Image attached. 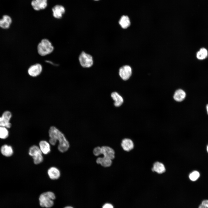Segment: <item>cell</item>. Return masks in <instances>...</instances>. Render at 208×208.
<instances>
[{
	"label": "cell",
	"instance_id": "obj_11",
	"mask_svg": "<svg viewBox=\"0 0 208 208\" xmlns=\"http://www.w3.org/2000/svg\"><path fill=\"white\" fill-rule=\"evenodd\" d=\"M101 154L104 157L109 158L112 160L115 157V152L114 150L111 147L104 146L101 147Z\"/></svg>",
	"mask_w": 208,
	"mask_h": 208
},
{
	"label": "cell",
	"instance_id": "obj_13",
	"mask_svg": "<svg viewBox=\"0 0 208 208\" xmlns=\"http://www.w3.org/2000/svg\"><path fill=\"white\" fill-rule=\"evenodd\" d=\"M39 147L43 154L47 155L51 152L50 144L46 140H42L40 141L39 144Z\"/></svg>",
	"mask_w": 208,
	"mask_h": 208
},
{
	"label": "cell",
	"instance_id": "obj_3",
	"mask_svg": "<svg viewBox=\"0 0 208 208\" xmlns=\"http://www.w3.org/2000/svg\"><path fill=\"white\" fill-rule=\"evenodd\" d=\"M55 198L54 193L52 192H47L43 193L39 197L40 205L42 207H51L53 205V200Z\"/></svg>",
	"mask_w": 208,
	"mask_h": 208
},
{
	"label": "cell",
	"instance_id": "obj_21",
	"mask_svg": "<svg viewBox=\"0 0 208 208\" xmlns=\"http://www.w3.org/2000/svg\"><path fill=\"white\" fill-rule=\"evenodd\" d=\"M152 170L158 173L161 174L165 171V168L163 164L157 162L154 164Z\"/></svg>",
	"mask_w": 208,
	"mask_h": 208
},
{
	"label": "cell",
	"instance_id": "obj_22",
	"mask_svg": "<svg viewBox=\"0 0 208 208\" xmlns=\"http://www.w3.org/2000/svg\"><path fill=\"white\" fill-rule=\"evenodd\" d=\"M208 55V52L207 49L205 48H202L197 52L196 57L198 59L201 60L205 59Z\"/></svg>",
	"mask_w": 208,
	"mask_h": 208
},
{
	"label": "cell",
	"instance_id": "obj_32",
	"mask_svg": "<svg viewBox=\"0 0 208 208\" xmlns=\"http://www.w3.org/2000/svg\"><path fill=\"white\" fill-rule=\"evenodd\" d=\"M207 151L208 153V145L207 146Z\"/></svg>",
	"mask_w": 208,
	"mask_h": 208
},
{
	"label": "cell",
	"instance_id": "obj_16",
	"mask_svg": "<svg viewBox=\"0 0 208 208\" xmlns=\"http://www.w3.org/2000/svg\"><path fill=\"white\" fill-rule=\"evenodd\" d=\"M112 159L103 156V157H98L96 159V162L98 164H100L104 167L110 166L112 163Z\"/></svg>",
	"mask_w": 208,
	"mask_h": 208
},
{
	"label": "cell",
	"instance_id": "obj_30",
	"mask_svg": "<svg viewBox=\"0 0 208 208\" xmlns=\"http://www.w3.org/2000/svg\"><path fill=\"white\" fill-rule=\"evenodd\" d=\"M206 110L207 112V113L208 114V104H207L206 106Z\"/></svg>",
	"mask_w": 208,
	"mask_h": 208
},
{
	"label": "cell",
	"instance_id": "obj_18",
	"mask_svg": "<svg viewBox=\"0 0 208 208\" xmlns=\"http://www.w3.org/2000/svg\"><path fill=\"white\" fill-rule=\"evenodd\" d=\"M1 152L3 155L8 157L11 156L13 153L12 147L7 144L1 146Z\"/></svg>",
	"mask_w": 208,
	"mask_h": 208
},
{
	"label": "cell",
	"instance_id": "obj_4",
	"mask_svg": "<svg viewBox=\"0 0 208 208\" xmlns=\"http://www.w3.org/2000/svg\"><path fill=\"white\" fill-rule=\"evenodd\" d=\"M28 154L33 158L35 164H39L43 161L42 153L39 146L36 145L31 146L29 149Z\"/></svg>",
	"mask_w": 208,
	"mask_h": 208
},
{
	"label": "cell",
	"instance_id": "obj_31",
	"mask_svg": "<svg viewBox=\"0 0 208 208\" xmlns=\"http://www.w3.org/2000/svg\"><path fill=\"white\" fill-rule=\"evenodd\" d=\"M64 208H73L71 206H67Z\"/></svg>",
	"mask_w": 208,
	"mask_h": 208
},
{
	"label": "cell",
	"instance_id": "obj_19",
	"mask_svg": "<svg viewBox=\"0 0 208 208\" xmlns=\"http://www.w3.org/2000/svg\"><path fill=\"white\" fill-rule=\"evenodd\" d=\"M186 94L185 92L181 89L177 90L175 92L173 98L176 101L181 102L185 99Z\"/></svg>",
	"mask_w": 208,
	"mask_h": 208
},
{
	"label": "cell",
	"instance_id": "obj_25",
	"mask_svg": "<svg viewBox=\"0 0 208 208\" xmlns=\"http://www.w3.org/2000/svg\"><path fill=\"white\" fill-rule=\"evenodd\" d=\"M93 154L96 156L102 154L101 147L97 146L94 148L93 150Z\"/></svg>",
	"mask_w": 208,
	"mask_h": 208
},
{
	"label": "cell",
	"instance_id": "obj_17",
	"mask_svg": "<svg viewBox=\"0 0 208 208\" xmlns=\"http://www.w3.org/2000/svg\"><path fill=\"white\" fill-rule=\"evenodd\" d=\"M111 96L114 101V105L116 107L120 106L123 102L122 97L116 92H112Z\"/></svg>",
	"mask_w": 208,
	"mask_h": 208
},
{
	"label": "cell",
	"instance_id": "obj_24",
	"mask_svg": "<svg viewBox=\"0 0 208 208\" xmlns=\"http://www.w3.org/2000/svg\"><path fill=\"white\" fill-rule=\"evenodd\" d=\"M200 176L199 172L196 171H194L189 175V178L191 181H195Z\"/></svg>",
	"mask_w": 208,
	"mask_h": 208
},
{
	"label": "cell",
	"instance_id": "obj_27",
	"mask_svg": "<svg viewBox=\"0 0 208 208\" xmlns=\"http://www.w3.org/2000/svg\"><path fill=\"white\" fill-rule=\"evenodd\" d=\"M201 204L205 206L208 208V200H205L202 201Z\"/></svg>",
	"mask_w": 208,
	"mask_h": 208
},
{
	"label": "cell",
	"instance_id": "obj_9",
	"mask_svg": "<svg viewBox=\"0 0 208 208\" xmlns=\"http://www.w3.org/2000/svg\"><path fill=\"white\" fill-rule=\"evenodd\" d=\"M132 73L131 68L128 65L123 66L119 69V75L124 80H127L129 79L131 76Z\"/></svg>",
	"mask_w": 208,
	"mask_h": 208
},
{
	"label": "cell",
	"instance_id": "obj_28",
	"mask_svg": "<svg viewBox=\"0 0 208 208\" xmlns=\"http://www.w3.org/2000/svg\"><path fill=\"white\" fill-rule=\"evenodd\" d=\"M46 62L47 63H49L50 64H52L53 65L56 66L57 65V64H55L54 63H53L52 62L49 61V60H46Z\"/></svg>",
	"mask_w": 208,
	"mask_h": 208
},
{
	"label": "cell",
	"instance_id": "obj_2",
	"mask_svg": "<svg viewBox=\"0 0 208 208\" xmlns=\"http://www.w3.org/2000/svg\"><path fill=\"white\" fill-rule=\"evenodd\" d=\"M37 51L41 56H44L52 53L54 50V47L51 42L48 39H42L37 46Z\"/></svg>",
	"mask_w": 208,
	"mask_h": 208
},
{
	"label": "cell",
	"instance_id": "obj_10",
	"mask_svg": "<svg viewBox=\"0 0 208 208\" xmlns=\"http://www.w3.org/2000/svg\"><path fill=\"white\" fill-rule=\"evenodd\" d=\"M31 4L33 9L39 11L45 9L48 5L47 0H32Z\"/></svg>",
	"mask_w": 208,
	"mask_h": 208
},
{
	"label": "cell",
	"instance_id": "obj_14",
	"mask_svg": "<svg viewBox=\"0 0 208 208\" xmlns=\"http://www.w3.org/2000/svg\"><path fill=\"white\" fill-rule=\"evenodd\" d=\"M121 146L124 150L129 151L134 147L133 143L132 140L128 138H125L122 140L121 143Z\"/></svg>",
	"mask_w": 208,
	"mask_h": 208
},
{
	"label": "cell",
	"instance_id": "obj_15",
	"mask_svg": "<svg viewBox=\"0 0 208 208\" xmlns=\"http://www.w3.org/2000/svg\"><path fill=\"white\" fill-rule=\"evenodd\" d=\"M12 22V19L10 16L4 15L0 19V27L4 29H8L10 27Z\"/></svg>",
	"mask_w": 208,
	"mask_h": 208
},
{
	"label": "cell",
	"instance_id": "obj_26",
	"mask_svg": "<svg viewBox=\"0 0 208 208\" xmlns=\"http://www.w3.org/2000/svg\"><path fill=\"white\" fill-rule=\"evenodd\" d=\"M102 208H114V207L111 204L109 203H106L103 206Z\"/></svg>",
	"mask_w": 208,
	"mask_h": 208
},
{
	"label": "cell",
	"instance_id": "obj_23",
	"mask_svg": "<svg viewBox=\"0 0 208 208\" xmlns=\"http://www.w3.org/2000/svg\"><path fill=\"white\" fill-rule=\"evenodd\" d=\"M8 128L0 126V138L5 139L9 135V132Z\"/></svg>",
	"mask_w": 208,
	"mask_h": 208
},
{
	"label": "cell",
	"instance_id": "obj_5",
	"mask_svg": "<svg viewBox=\"0 0 208 208\" xmlns=\"http://www.w3.org/2000/svg\"><path fill=\"white\" fill-rule=\"evenodd\" d=\"M79 60L81 65L84 68L91 67L93 64V58L90 54L82 52L79 57Z\"/></svg>",
	"mask_w": 208,
	"mask_h": 208
},
{
	"label": "cell",
	"instance_id": "obj_12",
	"mask_svg": "<svg viewBox=\"0 0 208 208\" xmlns=\"http://www.w3.org/2000/svg\"><path fill=\"white\" fill-rule=\"evenodd\" d=\"M47 173L49 178L52 180L58 179L61 175L60 170L54 166L49 168L47 170Z\"/></svg>",
	"mask_w": 208,
	"mask_h": 208
},
{
	"label": "cell",
	"instance_id": "obj_1",
	"mask_svg": "<svg viewBox=\"0 0 208 208\" xmlns=\"http://www.w3.org/2000/svg\"><path fill=\"white\" fill-rule=\"evenodd\" d=\"M49 135L50 138H53L59 144L57 148L61 153H64L69 148L70 144L64 134L56 127L51 126L49 130Z\"/></svg>",
	"mask_w": 208,
	"mask_h": 208
},
{
	"label": "cell",
	"instance_id": "obj_20",
	"mask_svg": "<svg viewBox=\"0 0 208 208\" xmlns=\"http://www.w3.org/2000/svg\"><path fill=\"white\" fill-rule=\"evenodd\" d=\"M119 23L122 28H127L130 25L131 22L129 17L126 15H123L120 18Z\"/></svg>",
	"mask_w": 208,
	"mask_h": 208
},
{
	"label": "cell",
	"instance_id": "obj_33",
	"mask_svg": "<svg viewBox=\"0 0 208 208\" xmlns=\"http://www.w3.org/2000/svg\"><path fill=\"white\" fill-rule=\"evenodd\" d=\"M95 0V1H98V0Z\"/></svg>",
	"mask_w": 208,
	"mask_h": 208
},
{
	"label": "cell",
	"instance_id": "obj_8",
	"mask_svg": "<svg viewBox=\"0 0 208 208\" xmlns=\"http://www.w3.org/2000/svg\"><path fill=\"white\" fill-rule=\"evenodd\" d=\"M65 7L61 5H55L52 8V15L53 17L57 19L62 18L65 14Z\"/></svg>",
	"mask_w": 208,
	"mask_h": 208
},
{
	"label": "cell",
	"instance_id": "obj_29",
	"mask_svg": "<svg viewBox=\"0 0 208 208\" xmlns=\"http://www.w3.org/2000/svg\"><path fill=\"white\" fill-rule=\"evenodd\" d=\"M198 208H207L205 205L201 204L199 206Z\"/></svg>",
	"mask_w": 208,
	"mask_h": 208
},
{
	"label": "cell",
	"instance_id": "obj_7",
	"mask_svg": "<svg viewBox=\"0 0 208 208\" xmlns=\"http://www.w3.org/2000/svg\"><path fill=\"white\" fill-rule=\"evenodd\" d=\"M43 69L42 65L38 63L33 64L28 68L27 72L28 75L32 77H37L42 73Z\"/></svg>",
	"mask_w": 208,
	"mask_h": 208
},
{
	"label": "cell",
	"instance_id": "obj_6",
	"mask_svg": "<svg viewBox=\"0 0 208 208\" xmlns=\"http://www.w3.org/2000/svg\"><path fill=\"white\" fill-rule=\"evenodd\" d=\"M12 117L11 113L9 111L4 112L1 116L0 117V126L9 128L11 126V124L10 122Z\"/></svg>",
	"mask_w": 208,
	"mask_h": 208
}]
</instances>
